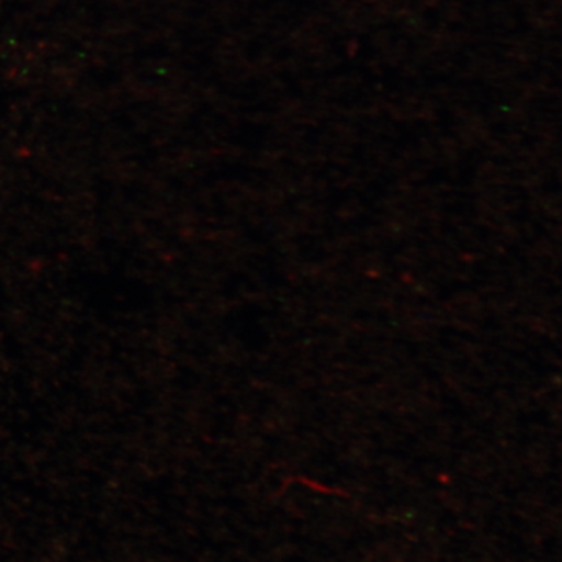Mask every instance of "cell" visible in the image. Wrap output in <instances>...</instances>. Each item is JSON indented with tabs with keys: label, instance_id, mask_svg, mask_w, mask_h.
Wrapping results in <instances>:
<instances>
[]
</instances>
